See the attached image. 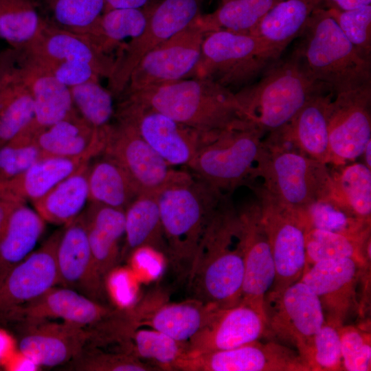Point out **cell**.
I'll return each instance as SVG.
<instances>
[{"mask_svg": "<svg viewBox=\"0 0 371 371\" xmlns=\"http://www.w3.org/2000/svg\"><path fill=\"white\" fill-rule=\"evenodd\" d=\"M20 204L0 199V235L3 232L11 214Z\"/></svg>", "mask_w": 371, "mask_h": 371, "instance_id": "9f6ffc18", "label": "cell"}, {"mask_svg": "<svg viewBox=\"0 0 371 371\" xmlns=\"http://www.w3.org/2000/svg\"><path fill=\"white\" fill-rule=\"evenodd\" d=\"M29 126L0 146V179L15 177L44 157Z\"/></svg>", "mask_w": 371, "mask_h": 371, "instance_id": "7dc6e473", "label": "cell"}, {"mask_svg": "<svg viewBox=\"0 0 371 371\" xmlns=\"http://www.w3.org/2000/svg\"><path fill=\"white\" fill-rule=\"evenodd\" d=\"M63 229L0 279V321L8 322L21 306L58 285L56 249Z\"/></svg>", "mask_w": 371, "mask_h": 371, "instance_id": "2e32d148", "label": "cell"}, {"mask_svg": "<svg viewBox=\"0 0 371 371\" xmlns=\"http://www.w3.org/2000/svg\"><path fill=\"white\" fill-rule=\"evenodd\" d=\"M158 192L139 194L125 209V243L120 260L131 257L142 247H149L166 256L167 246L158 204Z\"/></svg>", "mask_w": 371, "mask_h": 371, "instance_id": "1f68e13d", "label": "cell"}, {"mask_svg": "<svg viewBox=\"0 0 371 371\" xmlns=\"http://www.w3.org/2000/svg\"><path fill=\"white\" fill-rule=\"evenodd\" d=\"M333 93L313 96L293 119L282 127L286 139L299 152L323 164H330L328 114Z\"/></svg>", "mask_w": 371, "mask_h": 371, "instance_id": "4316f807", "label": "cell"}, {"mask_svg": "<svg viewBox=\"0 0 371 371\" xmlns=\"http://www.w3.org/2000/svg\"><path fill=\"white\" fill-rule=\"evenodd\" d=\"M324 91L329 90L313 80L292 54L276 60L255 82L236 93L247 122L265 133L289 124L313 96Z\"/></svg>", "mask_w": 371, "mask_h": 371, "instance_id": "5b68a950", "label": "cell"}, {"mask_svg": "<svg viewBox=\"0 0 371 371\" xmlns=\"http://www.w3.org/2000/svg\"><path fill=\"white\" fill-rule=\"evenodd\" d=\"M238 217L244 256L240 302L250 306L265 318V297L273 285L276 270L258 201L243 207L238 212Z\"/></svg>", "mask_w": 371, "mask_h": 371, "instance_id": "ac0fdd59", "label": "cell"}, {"mask_svg": "<svg viewBox=\"0 0 371 371\" xmlns=\"http://www.w3.org/2000/svg\"><path fill=\"white\" fill-rule=\"evenodd\" d=\"M263 134L246 126L211 135L188 167L211 187L229 193L253 179Z\"/></svg>", "mask_w": 371, "mask_h": 371, "instance_id": "ba28073f", "label": "cell"}, {"mask_svg": "<svg viewBox=\"0 0 371 371\" xmlns=\"http://www.w3.org/2000/svg\"><path fill=\"white\" fill-rule=\"evenodd\" d=\"M324 8L322 0H282L250 33L258 36L274 60L304 32L314 11Z\"/></svg>", "mask_w": 371, "mask_h": 371, "instance_id": "83f0119b", "label": "cell"}, {"mask_svg": "<svg viewBox=\"0 0 371 371\" xmlns=\"http://www.w3.org/2000/svg\"><path fill=\"white\" fill-rule=\"evenodd\" d=\"M131 353L146 359L159 370H175L188 352V342L177 340L154 329L135 330L131 335Z\"/></svg>", "mask_w": 371, "mask_h": 371, "instance_id": "b9f144b4", "label": "cell"}, {"mask_svg": "<svg viewBox=\"0 0 371 371\" xmlns=\"http://www.w3.org/2000/svg\"><path fill=\"white\" fill-rule=\"evenodd\" d=\"M19 52L28 58L41 62L87 63L108 78L115 64V59L108 56L89 38L47 21L34 41Z\"/></svg>", "mask_w": 371, "mask_h": 371, "instance_id": "cb8c5ba5", "label": "cell"}, {"mask_svg": "<svg viewBox=\"0 0 371 371\" xmlns=\"http://www.w3.org/2000/svg\"><path fill=\"white\" fill-rule=\"evenodd\" d=\"M293 54L308 76L335 94L371 86V60L363 57L324 8L316 9Z\"/></svg>", "mask_w": 371, "mask_h": 371, "instance_id": "277c9868", "label": "cell"}, {"mask_svg": "<svg viewBox=\"0 0 371 371\" xmlns=\"http://www.w3.org/2000/svg\"><path fill=\"white\" fill-rule=\"evenodd\" d=\"M330 172L333 201L350 216L371 221V169L363 163L337 166Z\"/></svg>", "mask_w": 371, "mask_h": 371, "instance_id": "74e56055", "label": "cell"}, {"mask_svg": "<svg viewBox=\"0 0 371 371\" xmlns=\"http://www.w3.org/2000/svg\"><path fill=\"white\" fill-rule=\"evenodd\" d=\"M258 177L271 195L295 210L333 200V182L327 165L276 135H269L262 140L253 172V178Z\"/></svg>", "mask_w": 371, "mask_h": 371, "instance_id": "8992f818", "label": "cell"}, {"mask_svg": "<svg viewBox=\"0 0 371 371\" xmlns=\"http://www.w3.org/2000/svg\"><path fill=\"white\" fill-rule=\"evenodd\" d=\"M265 330V317L243 302L226 307L215 306L203 328L188 341V352L236 348L260 340Z\"/></svg>", "mask_w": 371, "mask_h": 371, "instance_id": "44dd1931", "label": "cell"}, {"mask_svg": "<svg viewBox=\"0 0 371 371\" xmlns=\"http://www.w3.org/2000/svg\"><path fill=\"white\" fill-rule=\"evenodd\" d=\"M23 59L48 71L60 82L71 87L102 77L93 65L81 62H41L23 56Z\"/></svg>", "mask_w": 371, "mask_h": 371, "instance_id": "816d5d0a", "label": "cell"}, {"mask_svg": "<svg viewBox=\"0 0 371 371\" xmlns=\"http://www.w3.org/2000/svg\"><path fill=\"white\" fill-rule=\"evenodd\" d=\"M306 267L319 261L350 258L363 268L370 266V232L350 236L317 228L305 231Z\"/></svg>", "mask_w": 371, "mask_h": 371, "instance_id": "e575fe53", "label": "cell"}, {"mask_svg": "<svg viewBox=\"0 0 371 371\" xmlns=\"http://www.w3.org/2000/svg\"><path fill=\"white\" fill-rule=\"evenodd\" d=\"M334 95L328 114L330 164L339 166L361 156L371 140V86Z\"/></svg>", "mask_w": 371, "mask_h": 371, "instance_id": "9a60e30c", "label": "cell"}, {"mask_svg": "<svg viewBox=\"0 0 371 371\" xmlns=\"http://www.w3.org/2000/svg\"><path fill=\"white\" fill-rule=\"evenodd\" d=\"M326 9L358 52L371 60V4L347 10Z\"/></svg>", "mask_w": 371, "mask_h": 371, "instance_id": "681fc988", "label": "cell"}, {"mask_svg": "<svg viewBox=\"0 0 371 371\" xmlns=\"http://www.w3.org/2000/svg\"><path fill=\"white\" fill-rule=\"evenodd\" d=\"M264 308L265 336L292 346L301 358L325 322L319 299L300 280L282 290H269L265 297Z\"/></svg>", "mask_w": 371, "mask_h": 371, "instance_id": "30bf717a", "label": "cell"}, {"mask_svg": "<svg viewBox=\"0 0 371 371\" xmlns=\"http://www.w3.org/2000/svg\"><path fill=\"white\" fill-rule=\"evenodd\" d=\"M18 67L32 95L34 117L31 124L37 132L78 113L69 87L20 55Z\"/></svg>", "mask_w": 371, "mask_h": 371, "instance_id": "484cf974", "label": "cell"}, {"mask_svg": "<svg viewBox=\"0 0 371 371\" xmlns=\"http://www.w3.org/2000/svg\"><path fill=\"white\" fill-rule=\"evenodd\" d=\"M361 155H363L364 164L371 169V140H370L363 151Z\"/></svg>", "mask_w": 371, "mask_h": 371, "instance_id": "6f0895ef", "label": "cell"}, {"mask_svg": "<svg viewBox=\"0 0 371 371\" xmlns=\"http://www.w3.org/2000/svg\"><path fill=\"white\" fill-rule=\"evenodd\" d=\"M226 196L188 172L159 192L166 258L180 278L187 279L205 229Z\"/></svg>", "mask_w": 371, "mask_h": 371, "instance_id": "3957f363", "label": "cell"}, {"mask_svg": "<svg viewBox=\"0 0 371 371\" xmlns=\"http://www.w3.org/2000/svg\"><path fill=\"white\" fill-rule=\"evenodd\" d=\"M82 214L95 265L104 281L121 258L120 243L125 232L124 210L90 202Z\"/></svg>", "mask_w": 371, "mask_h": 371, "instance_id": "f1b7e54d", "label": "cell"}, {"mask_svg": "<svg viewBox=\"0 0 371 371\" xmlns=\"http://www.w3.org/2000/svg\"><path fill=\"white\" fill-rule=\"evenodd\" d=\"M89 163L83 164L32 202L34 210L45 222L65 225L83 212L89 201Z\"/></svg>", "mask_w": 371, "mask_h": 371, "instance_id": "d6a6232c", "label": "cell"}, {"mask_svg": "<svg viewBox=\"0 0 371 371\" xmlns=\"http://www.w3.org/2000/svg\"><path fill=\"white\" fill-rule=\"evenodd\" d=\"M126 98L207 134L251 126L236 93L207 78L191 77L128 93Z\"/></svg>", "mask_w": 371, "mask_h": 371, "instance_id": "7a4b0ae2", "label": "cell"}, {"mask_svg": "<svg viewBox=\"0 0 371 371\" xmlns=\"http://www.w3.org/2000/svg\"><path fill=\"white\" fill-rule=\"evenodd\" d=\"M243 278L238 212L226 196L205 229L186 279L190 298L234 306L241 300Z\"/></svg>", "mask_w": 371, "mask_h": 371, "instance_id": "6da1fadb", "label": "cell"}, {"mask_svg": "<svg viewBox=\"0 0 371 371\" xmlns=\"http://www.w3.org/2000/svg\"><path fill=\"white\" fill-rule=\"evenodd\" d=\"M202 0H161L153 3L142 33L131 39L115 59L109 78L111 92L118 95L124 91L141 58L193 23L202 14Z\"/></svg>", "mask_w": 371, "mask_h": 371, "instance_id": "8fae6325", "label": "cell"}, {"mask_svg": "<svg viewBox=\"0 0 371 371\" xmlns=\"http://www.w3.org/2000/svg\"><path fill=\"white\" fill-rule=\"evenodd\" d=\"M371 4V0H322L324 8L347 10Z\"/></svg>", "mask_w": 371, "mask_h": 371, "instance_id": "db71d44e", "label": "cell"}, {"mask_svg": "<svg viewBox=\"0 0 371 371\" xmlns=\"http://www.w3.org/2000/svg\"><path fill=\"white\" fill-rule=\"evenodd\" d=\"M19 52L13 48L0 51V84L15 69Z\"/></svg>", "mask_w": 371, "mask_h": 371, "instance_id": "f5cc1de1", "label": "cell"}, {"mask_svg": "<svg viewBox=\"0 0 371 371\" xmlns=\"http://www.w3.org/2000/svg\"><path fill=\"white\" fill-rule=\"evenodd\" d=\"M45 23L31 0H0V37L11 48H27Z\"/></svg>", "mask_w": 371, "mask_h": 371, "instance_id": "ab89813d", "label": "cell"}, {"mask_svg": "<svg viewBox=\"0 0 371 371\" xmlns=\"http://www.w3.org/2000/svg\"><path fill=\"white\" fill-rule=\"evenodd\" d=\"M22 324L19 350L38 366L54 367L76 359L93 337L91 329L49 319L18 322Z\"/></svg>", "mask_w": 371, "mask_h": 371, "instance_id": "d6986e66", "label": "cell"}, {"mask_svg": "<svg viewBox=\"0 0 371 371\" xmlns=\"http://www.w3.org/2000/svg\"><path fill=\"white\" fill-rule=\"evenodd\" d=\"M45 223L35 210L25 204L14 210L0 235V279L32 252Z\"/></svg>", "mask_w": 371, "mask_h": 371, "instance_id": "836d02e7", "label": "cell"}, {"mask_svg": "<svg viewBox=\"0 0 371 371\" xmlns=\"http://www.w3.org/2000/svg\"><path fill=\"white\" fill-rule=\"evenodd\" d=\"M107 127L95 129L76 113L39 131L34 140L44 157L91 160L102 153Z\"/></svg>", "mask_w": 371, "mask_h": 371, "instance_id": "d4e9b609", "label": "cell"}, {"mask_svg": "<svg viewBox=\"0 0 371 371\" xmlns=\"http://www.w3.org/2000/svg\"><path fill=\"white\" fill-rule=\"evenodd\" d=\"M302 359L309 371L344 370L339 327L325 321Z\"/></svg>", "mask_w": 371, "mask_h": 371, "instance_id": "bcb514c9", "label": "cell"}, {"mask_svg": "<svg viewBox=\"0 0 371 371\" xmlns=\"http://www.w3.org/2000/svg\"><path fill=\"white\" fill-rule=\"evenodd\" d=\"M344 370L370 371V333L352 325L339 327Z\"/></svg>", "mask_w": 371, "mask_h": 371, "instance_id": "f907efd6", "label": "cell"}, {"mask_svg": "<svg viewBox=\"0 0 371 371\" xmlns=\"http://www.w3.org/2000/svg\"><path fill=\"white\" fill-rule=\"evenodd\" d=\"M270 245L276 278L270 290L280 291L300 280L306 265V224L301 212L254 188Z\"/></svg>", "mask_w": 371, "mask_h": 371, "instance_id": "9c48e42d", "label": "cell"}, {"mask_svg": "<svg viewBox=\"0 0 371 371\" xmlns=\"http://www.w3.org/2000/svg\"><path fill=\"white\" fill-rule=\"evenodd\" d=\"M69 370L78 371H154L159 370L146 363L130 352H102L85 349L69 362Z\"/></svg>", "mask_w": 371, "mask_h": 371, "instance_id": "c3c4849f", "label": "cell"}, {"mask_svg": "<svg viewBox=\"0 0 371 371\" xmlns=\"http://www.w3.org/2000/svg\"><path fill=\"white\" fill-rule=\"evenodd\" d=\"M104 11L116 8H142L148 5L150 0H104Z\"/></svg>", "mask_w": 371, "mask_h": 371, "instance_id": "11a10c76", "label": "cell"}, {"mask_svg": "<svg viewBox=\"0 0 371 371\" xmlns=\"http://www.w3.org/2000/svg\"><path fill=\"white\" fill-rule=\"evenodd\" d=\"M282 0H223L209 14H201L196 23L205 34L216 30L251 33L262 17Z\"/></svg>", "mask_w": 371, "mask_h": 371, "instance_id": "f35d334b", "label": "cell"}, {"mask_svg": "<svg viewBox=\"0 0 371 371\" xmlns=\"http://www.w3.org/2000/svg\"><path fill=\"white\" fill-rule=\"evenodd\" d=\"M102 155L114 159L126 172L139 193L158 192L180 177L128 122L117 119L106 130Z\"/></svg>", "mask_w": 371, "mask_h": 371, "instance_id": "4fadbf2b", "label": "cell"}, {"mask_svg": "<svg viewBox=\"0 0 371 371\" xmlns=\"http://www.w3.org/2000/svg\"><path fill=\"white\" fill-rule=\"evenodd\" d=\"M221 1H223V0H221Z\"/></svg>", "mask_w": 371, "mask_h": 371, "instance_id": "680465c9", "label": "cell"}, {"mask_svg": "<svg viewBox=\"0 0 371 371\" xmlns=\"http://www.w3.org/2000/svg\"><path fill=\"white\" fill-rule=\"evenodd\" d=\"M214 306L189 298L160 304L148 311L135 308L128 313L136 329L147 326L177 340L188 341L203 328Z\"/></svg>", "mask_w": 371, "mask_h": 371, "instance_id": "4dcf8cb0", "label": "cell"}, {"mask_svg": "<svg viewBox=\"0 0 371 371\" xmlns=\"http://www.w3.org/2000/svg\"><path fill=\"white\" fill-rule=\"evenodd\" d=\"M276 61L254 34L212 31L204 35L193 77L211 80L234 92L252 84Z\"/></svg>", "mask_w": 371, "mask_h": 371, "instance_id": "52a82bcc", "label": "cell"}, {"mask_svg": "<svg viewBox=\"0 0 371 371\" xmlns=\"http://www.w3.org/2000/svg\"><path fill=\"white\" fill-rule=\"evenodd\" d=\"M57 27L89 38L93 42L104 0H45Z\"/></svg>", "mask_w": 371, "mask_h": 371, "instance_id": "7bdbcfd3", "label": "cell"}, {"mask_svg": "<svg viewBox=\"0 0 371 371\" xmlns=\"http://www.w3.org/2000/svg\"><path fill=\"white\" fill-rule=\"evenodd\" d=\"M300 211L306 229L313 227L350 236L370 232V223L350 216L333 200L320 201Z\"/></svg>", "mask_w": 371, "mask_h": 371, "instance_id": "f6af8a7d", "label": "cell"}, {"mask_svg": "<svg viewBox=\"0 0 371 371\" xmlns=\"http://www.w3.org/2000/svg\"><path fill=\"white\" fill-rule=\"evenodd\" d=\"M368 270L350 258L330 259L306 267L300 280L317 295L325 321L340 327L359 308L357 285Z\"/></svg>", "mask_w": 371, "mask_h": 371, "instance_id": "e0dca14e", "label": "cell"}, {"mask_svg": "<svg viewBox=\"0 0 371 371\" xmlns=\"http://www.w3.org/2000/svg\"><path fill=\"white\" fill-rule=\"evenodd\" d=\"M195 21L141 58L131 74L127 93L194 76L205 35Z\"/></svg>", "mask_w": 371, "mask_h": 371, "instance_id": "7c38bea8", "label": "cell"}, {"mask_svg": "<svg viewBox=\"0 0 371 371\" xmlns=\"http://www.w3.org/2000/svg\"><path fill=\"white\" fill-rule=\"evenodd\" d=\"M120 312L74 289L55 286L19 308L9 322L58 319L98 329Z\"/></svg>", "mask_w": 371, "mask_h": 371, "instance_id": "ffe728a7", "label": "cell"}, {"mask_svg": "<svg viewBox=\"0 0 371 371\" xmlns=\"http://www.w3.org/2000/svg\"><path fill=\"white\" fill-rule=\"evenodd\" d=\"M34 117L32 95L17 65L0 84V146L27 128Z\"/></svg>", "mask_w": 371, "mask_h": 371, "instance_id": "8d00e7d4", "label": "cell"}, {"mask_svg": "<svg viewBox=\"0 0 371 371\" xmlns=\"http://www.w3.org/2000/svg\"><path fill=\"white\" fill-rule=\"evenodd\" d=\"M117 119L132 124L147 144L171 166H188L210 135L128 99L120 104Z\"/></svg>", "mask_w": 371, "mask_h": 371, "instance_id": "5bb4252c", "label": "cell"}, {"mask_svg": "<svg viewBox=\"0 0 371 371\" xmlns=\"http://www.w3.org/2000/svg\"><path fill=\"white\" fill-rule=\"evenodd\" d=\"M56 262L58 286L74 289L98 302L103 298L104 281L95 265L82 212L63 229Z\"/></svg>", "mask_w": 371, "mask_h": 371, "instance_id": "7402d4cb", "label": "cell"}, {"mask_svg": "<svg viewBox=\"0 0 371 371\" xmlns=\"http://www.w3.org/2000/svg\"><path fill=\"white\" fill-rule=\"evenodd\" d=\"M197 366L201 371H309L296 350L275 341L203 352Z\"/></svg>", "mask_w": 371, "mask_h": 371, "instance_id": "603a6c76", "label": "cell"}, {"mask_svg": "<svg viewBox=\"0 0 371 371\" xmlns=\"http://www.w3.org/2000/svg\"><path fill=\"white\" fill-rule=\"evenodd\" d=\"M74 108L92 128L102 129L110 125L114 115L113 95L99 80H92L70 87Z\"/></svg>", "mask_w": 371, "mask_h": 371, "instance_id": "ee69618b", "label": "cell"}, {"mask_svg": "<svg viewBox=\"0 0 371 371\" xmlns=\"http://www.w3.org/2000/svg\"><path fill=\"white\" fill-rule=\"evenodd\" d=\"M89 161L82 158L45 157L15 177L0 179V199L21 204L33 202Z\"/></svg>", "mask_w": 371, "mask_h": 371, "instance_id": "f546056e", "label": "cell"}, {"mask_svg": "<svg viewBox=\"0 0 371 371\" xmlns=\"http://www.w3.org/2000/svg\"><path fill=\"white\" fill-rule=\"evenodd\" d=\"M100 155L101 159L89 166V202L125 210L139 193L114 159Z\"/></svg>", "mask_w": 371, "mask_h": 371, "instance_id": "d590c367", "label": "cell"}, {"mask_svg": "<svg viewBox=\"0 0 371 371\" xmlns=\"http://www.w3.org/2000/svg\"><path fill=\"white\" fill-rule=\"evenodd\" d=\"M116 8L105 11L99 19L93 42L104 52L127 38H135L144 31L152 8Z\"/></svg>", "mask_w": 371, "mask_h": 371, "instance_id": "60d3db41", "label": "cell"}]
</instances>
